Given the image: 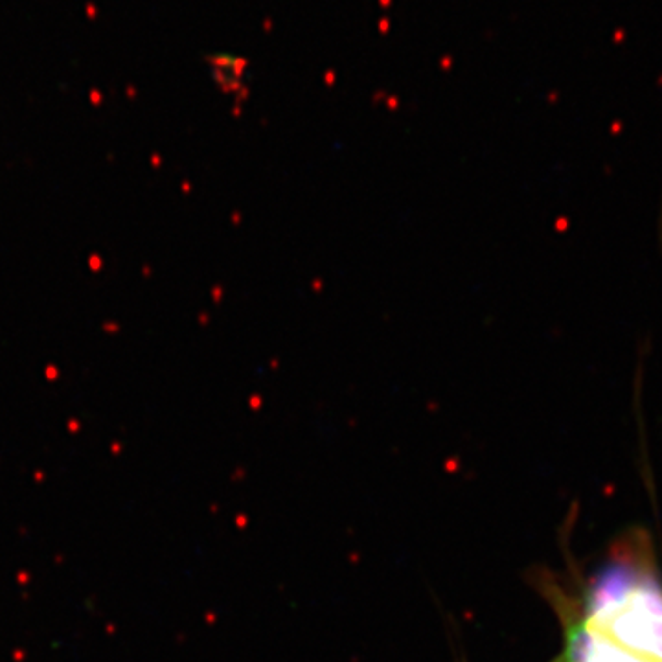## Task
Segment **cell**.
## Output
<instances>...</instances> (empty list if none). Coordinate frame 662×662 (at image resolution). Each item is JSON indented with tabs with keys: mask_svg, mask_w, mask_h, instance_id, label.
<instances>
[{
	"mask_svg": "<svg viewBox=\"0 0 662 662\" xmlns=\"http://www.w3.org/2000/svg\"><path fill=\"white\" fill-rule=\"evenodd\" d=\"M583 622L635 655L662 662V585L651 574L615 567L592 585Z\"/></svg>",
	"mask_w": 662,
	"mask_h": 662,
	"instance_id": "cell-1",
	"label": "cell"
},
{
	"mask_svg": "<svg viewBox=\"0 0 662 662\" xmlns=\"http://www.w3.org/2000/svg\"><path fill=\"white\" fill-rule=\"evenodd\" d=\"M559 662H649L642 657L620 648L605 636L591 629L581 620H570L565 625V644Z\"/></svg>",
	"mask_w": 662,
	"mask_h": 662,
	"instance_id": "cell-2",
	"label": "cell"
}]
</instances>
